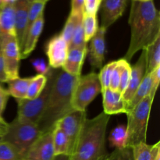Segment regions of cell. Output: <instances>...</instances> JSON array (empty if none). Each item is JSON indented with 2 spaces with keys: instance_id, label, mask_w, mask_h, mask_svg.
<instances>
[{
  "instance_id": "cell-1",
  "label": "cell",
  "mask_w": 160,
  "mask_h": 160,
  "mask_svg": "<svg viewBox=\"0 0 160 160\" xmlns=\"http://www.w3.org/2000/svg\"><path fill=\"white\" fill-rule=\"evenodd\" d=\"M128 23L131 41L123 59L129 62L139 50L145 49L160 36V12L153 0L132 1Z\"/></svg>"
},
{
  "instance_id": "cell-2",
  "label": "cell",
  "mask_w": 160,
  "mask_h": 160,
  "mask_svg": "<svg viewBox=\"0 0 160 160\" xmlns=\"http://www.w3.org/2000/svg\"><path fill=\"white\" fill-rule=\"evenodd\" d=\"M79 78L56 69L46 106L37 124L41 134L52 131L60 119L73 110L72 96Z\"/></svg>"
},
{
  "instance_id": "cell-3",
  "label": "cell",
  "mask_w": 160,
  "mask_h": 160,
  "mask_svg": "<svg viewBox=\"0 0 160 160\" xmlns=\"http://www.w3.org/2000/svg\"><path fill=\"white\" fill-rule=\"evenodd\" d=\"M110 116L101 112L92 119H86L78 142L70 157L73 160H106V129Z\"/></svg>"
},
{
  "instance_id": "cell-4",
  "label": "cell",
  "mask_w": 160,
  "mask_h": 160,
  "mask_svg": "<svg viewBox=\"0 0 160 160\" xmlns=\"http://www.w3.org/2000/svg\"><path fill=\"white\" fill-rule=\"evenodd\" d=\"M42 135L36 124L16 117L8 127L2 141L11 145L21 160L31 145Z\"/></svg>"
},
{
  "instance_id": "cell-5",
  "label": "cell",
  "mask_w": 160,
  "mask_h": 160,
  "mask_svg": "<svg viewBox=\"0 0 160 160\" xmlns=\"http://www.w3.org/2000/svg\"><path fill=\"white\" fill-rule=\"evenodd\" d=\"M153 99L145 97L135 107L127 112V147L131 148L141 142H146L147 130Z\"/></svg>"
},
{
  "instance_id": "cell-6",
  "label": "cell",
  "mask_w": 160,
  "mask_h": 160,
  "mask_svg": "<svg viewBox=\"0 0 160 160\" xmlns=\"http://www.w3.org/2000/svg\"><path fill=\"white\" fill-rule=\"evenodd\" d=\"M56 69L51 68L47 76V83L45 88L38 97L34 99H17V117L21 120H27L37 125L42 116L49 96Z\"/></svg>"
},
{
  "instance_id": "cell-7",
  "label": "cell",
  "mask_w": 160,
  "mask_h": 160,
  "mask_svg": "<svg viewBox=\"0 0 160 160\" xmlns=\"http://www.w3.org/2000/svg\"><path fill=\"white\" fill-rule=\"evenodd\" d=\"M100 93H102V86L98 73L81 75L73 89L72 108L73 110L86 111L88 105Z\"/></svg>"
},
{
  "instance_id": "cell-8",
  "label": "cell",
  "mask_w": 160,
  "mask_h": 160,
  "mask_svg": "<svg viewBox=\"0 0 160 160\" xmlns=\"http://www.w3.org/2000/svg\"><path fill=\"white\" fill-rule=\"evenodd\" d=\"M2 34V55L4 59L5 73L8 81L19 78L20 48L17 38Z\"/></svg>"
},
{
  "instance_id": "cell-9",
  "label": "cell",
  "mask_w": 160,
  "mask_h": 160,
  "mask_svg": "<svg viewBox=\"0 0 160 160\" xmlns=\"http://www.w3.org/2000/svg\"><path fill=\"white\" fill-rule=\"evenodd\" d=\"M86 119V111L73 110L60 119L55 126L60 128L68 138L70 146V156L73 154Z\"/></svg>"
},
{
  "instance_id": "cell-10",
  "label": "cell",
  "mask_w": 160,
  "mask_h": 160,
  "mask_svg": "<svg viewBox=\"0 0 160 160\" xmlns=\"http://www.w3.org/2000/svg\"><path fill=\"white\" fill-rule=\"evenodd\" d=\"M54 157L52 131L42 134L31 145L21 160H52Z\"/></svg>"
},
{
  "instance_id": "cell-11",
  "label": "cell",
  "mask_w": 160,
  "mask_h": 160,
  "mask_svg": "<svg viewBox=\"0 0 160 160\" xmlns=\"http://www.w3.org/2000/svg\"><path fill=\"white\" fill-rule=\"evenodd\" d=\"M69 52V45L60 35H55L45 45V53L49 67L52 69L62 67Z\"/></svg>"
},
{
  "instance_id": "cell-12",
  "label": "cell",
  "mask_w": 160,
  "mask_h": 160,
  "mask_svg": "<svg viewBox=\"0 0 160 160\" xmlns=\"http://www.w3.org/2000/svg\"><path fill=\"white\" fill-rule=\"evenodd\" d=\"M128 0H102L101 2V28L107 30L123 16Z\"/></svg>"
},
{
  "instance_id": "cell-13",
  "label": "cell",
  "mask_w": 160,
  "mask_h": 160,
  "mask_svg": "<svg viewBox=\"0 0 160 160\" xmlns=\"http://www.w3.org/2000/svg\"><path fill=\"white\" fill-rule=\"evenodd\" d=\"M145 74H146V59H145V49H143L137 62L133 67H131V74L129 84L124 93L122 95L127 106L134 97L136 91L138 88Z\"/></svg>"
},
{
  "instance_id": "cell-14",
  "label": "cell",
  "mask_w": 160,
  "mask_h": 160,
  "mask_svg": "<svg viewBox=\"0 0 160 160\" xmlns=\"http://www.w3.org/2000/svg\"><path fill=\"white\" fill-rule=\"evenodd\" d=\"M106 30L100 27L90 40L89 59L94 69L102 67L106 52Z\"/></svg>"
},
{
  "instance_id": "cell-15",
  "label": "cell",
  "mask_w": 160,
  "mask_h": 160,
  "mask_svg": "<svg viewBox=\"0 0 160 160\" xmlns=\"http://www.w3.org/2000/svg\"><path fill=\"white\" fill-rule=\"evenodd\" d=\"M102 93L104 113L109 116L127 113L128 106L120 92L107 88L102 91Z\"/></svg>"
},
{
  "instance_id": "cell-16",
  "label": "cell",
  "mask_w": 160,
  "mask_h": 160,
  "mask_svg": "<svg viewBox=\"0 0 160 160\" xmlns=\"http://www.w3.org/2000/svg\"><path fill=\"white\" fill-rule=\"evenodd\" d=\"M45 24V17L44 13L32 23L29 31L25 36L23 45L20 48V57L21 59H26L34 51L38 43L39 37L42 34Z\"/></svg>"
},
{
  "instance_id": "cell-17",
  "label": "cell",
  "mask_w": 160,
  "mask_h": 160,
  "mask_svg": "<svg viewBox=\"0 0 160 160\" xmlns=\"http://www.w3.org/2000/svg\"><path fill=\"white\" fill-rule=\"evenodd\" d=\"M88 52L87 47L69 48L68 55L62 69L70 75L81 76V69Z\"/></svg>"
},
{
  "instance_id": "cell-18",
  "label": "cell",
  "mask_w": 160,
  "mask_h": 160,
  "mask_svg": "<svg viewBox=\"0 0 160 160\" xmlns=\"http://www.w3.org/2000/svg\"><path fill=\"white\" fill-rule=\"evenodd\" d=\"M29 4L27 0H17L14 4L15 9V31L20 48L23 42V35L28 23V14Z\"/></svg>"
},
{
  "instance_id": "cell-19",
  "label": "cell",
  "mask_w": 160,
  "mask_h": 160,
  "mask_svg": "<svg viewBox=\"0 0 160 160\" xmlns=\"http://www.w3.org/2000/svg\"><path fill=\"white\" fill-rule=\"evenodd\" d=\"M134 160H156L160 156V142L148 145L141 142L131 147Z\"/></svg>"
},
{
  "instance_id": "cell-20",
  "label": "cell",
  "mask_w": 160,
  "mask_h": 160,
  "mask_svg": "<svg viewBox=\"0 0 160 160\" xmlns=\"http://www.w3.org/2000/svg\"><path fill=\"white\" fill-rule=\"evenodd\" d=\"M1 34L17 38L15 31V9L14 5H4L0 9Z\"/></svg>"
},
{
  "instance_id": "cell-21",
  "label": "cell",
  "mask_w": 160,
  "mask_h": 160,
  "mask_svg": "<svg viewBox=\"0 0 160 160\" xmlns=\"http://www.w3.org/2000/svg\"><path fill=\"white\" fill-rule=\"evenodd\" d=\"M146 59V74L151 73L160 66V36L145 48Z\"/></svg>"
},
{
  "instance_id": "cell-22",
  "label": "cell",
  "mask_w": 160,
  "mask_h": 160,
  "mask_svg": "<svg viewBox=\"0 0 160 160\" xmlns=\"http://www.w3.org/2000/svg\"><path fill=\"white\" fill-rule=\"evenodd\" d=\"M52 143L55 156L68 155L70 156V146L68 138L57 127H55L52 130Z\"/></svg>"
},
{
  "instance_id": "cell-23",
  "label": "cell",
  "mask_w": 160,
  "mask_h": 160,
  "mask_svg": "<svg viewBox=\"0 0 160 160\" xmlns=\"http://www.w3.org/2000/svg\"><path fill=\"white\" fill-rule=\"evenodd\" d=\"M32 78H20V77L16 79L8 81V92L9 95L17 99L26 98L28 86Z\"/></svg>"
},
{
  "instance_id": "cell-24",
  "label": "cell",
  "mask_w": 160,
  "mask_h": 160,
  "mask_svg": "<svg viewBox=\"0 0 160 160\" xmlns=\"http://www.w3.org/2000/svg\"><path fill=\"white\" fill-rule=\"evenodd\" d=\"M152 79L151 73L145 74L142 80V83L139 85L138 88L136 91L134 97L131 100L128 106V111L131 110L134 107H135L140 102H142L146 96L149 95L152 89Z\"/></svg>"
},
{
  "instance_id": "cell-25",
  "label": "cell",
  "mask_w": 160,
  "mask_h": 160,
  "mask_svg": "<svg viewBox=\"0 0 160 160\" xmlns=\"http://www.w3.org/2000/svg\"><path fill=\"white\" fill-rule=\"evenodd\" d=\"M48 2V1H47V0H39V1L32 2H31L29 4L28 14V23H27L26 30H25L24 35H23L22 45H23L25 36H26L28 31H29L30 28L31 27L32 23L40 17V15L44 13V9H45V5H46V3ZM21 47H20V48H21Z\"/></svg>"
},
{
  "instance_id": "cell-26",
  "label": "cell",
  "mask_w": 160,
  "mask_h": 160,
  "mask_svg": "<svg viewBox=\"0 0 160 160\" xmlns=\"http://www.w3.org/2000/svg\"><path fill=\"white\" fill-rule=\"evenodd\" d=\"M82 25L84 30V42L87 43L94 37L99 28L97 20V15L84 12L82 17Z\"/></svg>"
},
{
  "instance_id": "cell-27",
  "label": "cell",
  "mask_w": 160,
  "mask_h": 160,
  "mask_svg": "<svg viewBox=\"0 0 160 160\" xmlns=\"http://www.w3.org/2000/svg\"><path fill=\"white\" fill-rule=\"evenodd\" d=\"M47 83L46 75L38 74L32 77L29 86H28V92H27V99H34L38 97L42 91L45 88Z\"/></svg>"
},
{
  "instance_id": "cell-28",
  "label": "cell",
  "mask_w": 160,
  "mask_h": 160,
  "mask_svg": "<svg viewBox=\"0 0 160 160\" xmlns=\"http://www.w3.org/2000/svg\"><path fill=\"white\" fill-rule=\"evenodd\" d=\"M109 141L116 149L127 148V127L120 124L114 128L109 134Z\"/></svg>"
},
{
  "instance_id": "cell-29",
  "label": "cell",
  "mask_w": 160,
  "mask_h": 160,
  "mask_svg": "<svg viewBox=\"0 0 160 160\" xmlns=\"http://www.w3.org/2000/svg\"><path fill=\"white\" fill-rule=\"evenodd\" d=\"M83 15H77V14L70 13L67 21H66L65 25L62 30V32L59 35L63 38V40L70 45V41H71L72 37L73 35L76 27L78 25L79 20L82 18Z\"/></svg>"
},
{
  "instance_id": "cell-30",
  "label": "cell",
  "mask_w": 160,
  "mask_h": 160,
  "mask_svg": "<svg viewBox=\"0 0 160 160\" xmlns=\"http://www.w3.org/2000/svg\"><path fill=\"white\" fill-rule=\"evenodd\" d=\"M117 65L120 67V80L118 92L123 95L129 84L131 74V66L129 62L124 59H120L117 61Z\"/></svg>"
},
{
  "instance_id": "cell-31",
  "label": "cell",
  "mask_w": 160,
  "mask_h": 160,
  "mask_svg": "<svg viewBox=\"0 0 160 160\" xmlns=\"http://www.w3.org/2000/svg\"><path fill=\"white\" fill-rule=\"evenodd\" d=\"M116 64H117V61H112V62H109L106 66L102 67L101 71L98 74L102 86V91L109 88L111 76H112V71L116 67Z\"/></svg>"
},
{
  "instance_id": "cell-32",
  "label": "cell",
  "mask_w": 160,
  "mask_h": 160,
  "mask_svg": "<svg viewBox=\"0 0 160 160\" xmlns=\"http://www.w3.org/2000/svg\"><path fill=\"white\" fill-rule=\"evenodd\" d=\"M84 47H87V43L84 42V30H83L82 18H81L77 25L76 29L69 45V48H84Z\"/></svg>"
},
{
  "instance_id": "cell-33",
  "label": "cell",
  "mask_w": 160,
  "mask_h": 160,
  "mask_svg": "<svg viewBox=\"0 0 160 160\" xmlns=\"http://www.w3.org/2000/svg\"><path fill=\"white\" fill-rule=\"evenodd\" d=\"M0 160H20L16 150L7 142H0Z\"/></svg>"
},
{
  "instance_id": "cell-34",
  "label": "cell",
  "mask_w": 160,
  "mask_h": 160,
  "mask_svg": "<svg viewBox=\"0 0 160 160\" xmlns=\"http://www.w3.org/2000/svg\"><path fill=\"white\" fill-rule=\"evenodd\" d=\"M109 160H134L131 148L116 149L109 156Z\"/></svg>"
},
{
  "instance_id": "cell-35",
  "label": "cell",
  "mask_w": 160,
  "mask_h": 160,
  "mask_svg": "<svg viewBox=\"0 0 160 160\" xmlns=\"http://www.w3.org/2000/svg\"><path fill=\"white\" fill-rule=\"evenodd\" d=\"M9 97V94L8 91L0 86V128H6L8 126V123H6L3 119L2 113L7 104Z\"/></svg>"
},
{
  "instance_id": "cell-36",
  "label": "cell",
  "mask_w": 160,
  "mask_h": 160,
  "mask_svg": "<svg viewBox=\"0 0 160 160\" xmlns=\"http://www.w3.org/2000/svg\"><path fill=\"white\" fill-rule=\"evenodd\" d=\"M32 66L38 74L47 75L51 70V67L43 59H36L32 61Z\"/></svg>"
},
{
  "instance_id": "cell-37",
  "label": "cell",
  "mask_w": 160,
  "mask_h": 160,
  "mask_svg": "<svg viewBox=\"0 0 160 160\" xmlns=\"http://www.w3.org/2000/svg\"><path fill=\"white\" fill-rule=\"evenodd\" d=\"M102 0H84V12L86 13L97 15Z\"/></svg>"
},
{
  "instance_id": "cell-38",
  "label": "cell",
  "mask_w": 160,
  "mask_h": 160,
  "mask_svg": "<svg viewBox=\"0 0 160 160\" xmlns=\"http://www.w3.org/2000/svg\"><path fill=\"white\" fill-rule=\"evenodd\" d=\"M152 79V84L151 92L149 94V96L151 97L152 99L154 100L155 96H156V91H157L158 87L160 81V66L156 67L154 70L151 73Z\"/></svg>"
},
{
  "instance_id": "cell-39",
  "label": "cell",
  "mask_w": 160,
  "mask_h": 160,
  "mask_svg": "<svg viewBox=\"0 0 160 160\" xmlns=\"http://www.w3.org/2000/svg\"><path fill=\"white\" fill-rule=\"evenodd\" d=\"M120 67L117 65V62L116 64V67L112 71V76L110 79V84H109V88L112 91H118L119 86H120Z\"/></svg>"
},
{
  "instance_id": "cell-40",
  "label": "cell",
  "mask_w": 160,
  "mask_h": 160,
  "mask_svg": "<svg viewBox=\"0 0 160 160\" xmlns=\"http://www.w3.org/2000/svg\"><path fill=\"white\" fill-rule=\"evenodd\" d=\"M84 12V0H71V9L70 13L83 15Z\"/></svg>"
},
{
  "instance_id": "cell-41",
  "label": "cell",
  "mask_w": 160,
  "mask_h": 160,
  "mask_svg": "<svg viewBox=\"0 0 160 160\" xmlns=\"http://www.w3.org/2000/svg\"><path fill=\"white\" fill-rule=\"evenodd\" d=\"M0 82H8V78L5 73L4 59L2 55V34H0Z\"/></svg>"
},
{
  "instance_id": "cell-42",
  "label": "cell",
  "mask_w": 160,
  "mask_h": 160,
  "mask_svg": "<svg viewBox=\"0 0 160 160\" xmlns=\"http://www.w3.org/2000/svg\"><path fill=\"white\" fill-rule=\"evenodd\" d=\"M70 156L68 155H58L55 156L54 159L52 160H70Z\"/></svg>"
},
{
  "instance_id": "cell-43",
  "label": "cell",
  "mask_w": 160,
  "mask_h": 160,
  "mask_svg": "<svg viewBox=\"0 0 160 160\" xmlns=\"http://www.w3.org/2000/svg\"><path fill=\"white\" fill-rule=\"evenodd\" d=\"M17 0H0L3 6L4 5H14L17 2Z\"/></svg>"
},
{
  "instance_id": "cell-44",
  "label": "cell",
  "mask_w": 160,
  "mask_h": 160,
  "mask_svg": "<svg viewBox=\"0 0 160 160\" xmlns=\"http://www.w3.org/2000/svg\"><path fill=\"white\" fill-rule=\"evenodd\" d=\"M7 127H6V128H0V134H3V135H4L5 133H6V128H7Z\"/></svg>"
},
{
  "instance_id": "cell-45",
  "label": "cell",
  "mask_w": 160,
  "mask_h": 160,
  "mask_svg": "<svg viewBox=\"0 0 160 160\" xmlns=\"http://www.w3.org/2000/svg\"><path fill=\"white\" fill-rule=\"evenodd\" d=\"M132 1H137V2H148V1H151V0H132Z\"/></svg>"
},
{
  "instance_id": "cell-46",
  "label": "cell",
  "mask_w": 160,
  "mask_h": 160,
  "mask_svg": "<svg viewBox=\"0 0 160 160\" xmlns=\"http://www.w3.org/2000/svg\"><path fill=\"white\" fill-rule=\"evenodd\" d=\"M27 1L29 3L32 2H34V1H39V0H27ZM47 1H49V0H47Z\"/></svg>"
},
{
  "instance_id": "cell-47",
  "label": "cell",
  "mask_w": 160,
  "mask_h": 160,
  "mask_svg": "<svg viewBox=\"0 0 160 160\" xmlns=\"http://www.w3.org/2000/svg\"><path fill=\"white\" fill-rule=\"evenodd\" d=\"M2 138H3V134H0V142H1L2 141Z\"/></svg>"
},
{
  "instance_id": "cell-48",
  "label": "cell",
  "mask_w": 160,
  "mask_h": 160,
  "mask_svg": "<svg viewBox=\"0 0 160 160\" xmlns=\"http://www.w3.org/2000/svg\"><path fill=\"white\" fill-rule=\"evenodd\" d=\"M2 6H3V5L2 4V2H0V9H1V8L2 7Z\"/></svg>"
},
{
  "instance_id": "cell-49",
  "label": "cell",
  "mask_w": 160,
  "mask_h": 160,
  "mask_svg": "<svg viewBox=\"0 0 160 160\" xmlns=\"http://www.w3.org/2000/svg\"><path fill=\"white\" fill-rule=\"evenodd\" d=\"M108 159H109V157H108ZM108 159H106V160H108ZM70 160H73V159H72V158H71V157H70Z\"/></svg>"
},
{
  "instance_id": "cell-50",
  "label": "cell",
  "mask_w": 160,
  "mask_h": 160,
  "mask_svg": "<svg viewBox=\"0 0 160 160\" xmlns=\"http://www.w3.org/2000/svg\"><path fill=\"white\" fill-rule=\"evenodd\" d=\"M156 160H160V156H159V158H158V159H156Z\"/></svg>"
},
{
  "instance_id": "cell-51",
  "label": "cell",
  "mask_w": 160,
  "mask_h": 160,
  "mask_svg": "<svg viewBox=\"0 0 160 160\" xmlns=\"http://www.w3.org/2000/svg\"><path fill=\"white\" fill-rule=\"evenodd\" d=\"M0 34H1V27H0Z\"/></svg>"
},
{
  "instance_id": "cell-52",
  "label": "cell",
  "mask_w": 160,
  "mask_h": 160,
  "mask_svg": "<svg viewBox=\"0 0 160 160\" xmlns=\"http://www.w3.org/2000/svg\"><path fill=\"white\" fill-rule=\"evenodd\" d=\"M108 160H109V159H108Z\"/></svg>"
}]
</instances>
